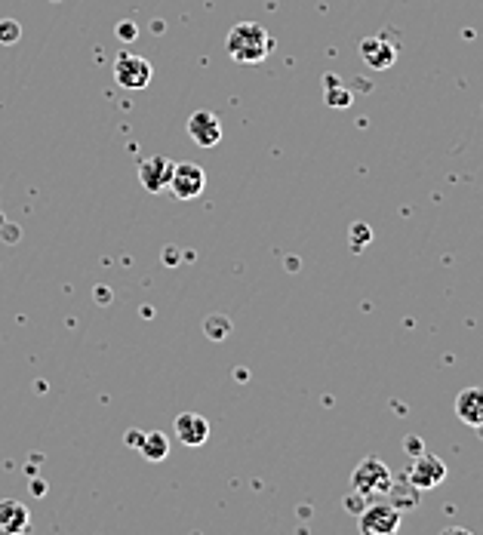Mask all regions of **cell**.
I'll return each instance as SVG.
<instances>
[{
	"instance_id": "3",
	"label": "cell",
	"mask_w": 483,
	"mask_h": 535,
	"mask_svg": "<svg viewBox=\"0 0 483 535\" xmlns=\"http://www.w3.org/2000/svg\"><path fill=\"white\" fill-rule=\"evenodd\" d=\"M360 535H397L400 529V511L391 502H370L357 514Z\"/></svg>"
},
{
	"instance_id": "4",
	"label": "cell",
	"mask_w": 483,
	"mask_h": 535,
	"mask_svg": "<svg viewBox=\"0 0 483 535\" xmlns=\"http://www.w3.org/2000/svg\"><path fill=\"white\" fill-rule=\"evenodd\" d=\"M151 62L133 53H120L114 62V80L124 90H145L151 84Z\"/></svg>"
},
{
	"instance_id": "8",
	"label": "cell",
	"mask_w": 483,
	"mask_h": 535,
	"mask_svg": "<svg viewBox=\"0 0 483 535\" xmlns=\"http://www.w3.org/2000/svg\"><path fill=\"white\" fill-rule=\"evenodd\" d=\"M173 167H176V163L167 160V157H148V160H142L139 163V182H142V188L151 191V194L170 188Z\"/></svg>"
},
{
	"instance_id": "18",
	"label": "cell",
	"mask_w": 483,
	"mask_h": 535,
	"mask_svg": "<svg viewBox=\"0 0 483 535\" xmlns=\"http://www.w3.org/2000/svg\"><path fill=\"white\" fill-rule=\"evenodd\" d=\"M136 34H139V28H136L133 22H120V25H117V37L127 40V44H130V40H136Z\"/></svg>"
},
{
	"instance_id": "16",
	"label": "cell",
	"mask_w": 483,
	"mask_h": 535,
	"mask_svg": "<svg viewBox=\"0 0 483 535\" xmlns=\"http://www.w3.org/2000/svg\"><path fill=\"white\" fill-rule=\"evenodd\" d=\"M207 336L210 339H225L228 336V320L225 317H207Z\"/></svg>"
},
{
	"instance_id": "22",
	"label": "cell",
	"mask_w": 483,
	"mask_h": 535,
	"mask_svg": "<svg viewBox=\"0 0 483 535\" xmlns=\"http://www.w3.org/2000/svg\"><path fill=\"white\" fill-rule=\"evenodd\" d=\"M477 431H483V428H477Z\"/></svg>"
},
{
	"instance_id": "9",
	"label": "cell",
	"mask_w": 483,
	"mask_h": 535,
	"mask_svg": "<svg viewBox=\"0 0 483 535\" xmlns=\"http://www.w3.org/2000/svg\"><path fill=\"white\" fill-rule=\"evenodd\" d=\"M360 56H364V62L373 71H385L397 62V47L385 34H376V37H367L364 44H360Z\"/></svg>"
},
{
	"instance_id": "21",
	"label": "cell",
	"mask_w": 483,
	"mask_h": 535,
	"mask_svg": "<svg viewBox=\"0 0 483 535\" xmlns=\"http://www.w3.org/2000/svg\"><path fill=\"white\" fill-rule=\"evenodd\" d=\"M407 446H410V452H413V456H419V452H425V449H422V443H419L416 437H410V440H407Z\"/></svg>"
},
{
	"instance_id": "5",
	"label": "cell",
	"mask_w": 483,
	"mask_h": 535,
	"mask_svg": "<svg viewBox=\"0 0 483 535\" xmlns=\"http://www.w3.org/2000/svg\"><path fill=\"white\" fill-rule=\"evenodd\" d=\"M207 188V173L197 167V163H176L173 167V179H170V191L179 200H194Z\"/></svg>"
},
{
	"instance_id": "13",
	"label": "cell",
	"mask_w": 483,
	"mask_h": 535,
	"mask_svg": "<svg viewBox=\"0 0 483 535\" xmlns=\"http://www.w3.org/2000/svg\"><path fill=\"white\" fill-rule=\"evenodd\" d=\"M139 452L148 462H164L170 456V440L164 431H148L139 437Z\"/></svg>"
},
{
	"instance_id": "15",
	"label": "cell",
	"mask_w": 483,
	"mask_h": 535,
	"mask_svg": "<svg viewBox=\"0 0 483 535\" xmlns=\"http://www.w3.org/2000/svg\"><path fill=\"white\" fill-rule=\"evenodd\" d=\"M19 37H22L19 22H13V19H0V44H16Z\"/></svg>"
},
{
	"instance_id": "20",
	"label": "cell",
	"mask_w": 483,
	"mask_h": 535,
	"mask_svg": "<svg viewBox=\"0 0 483 535\" xmlns=\"http://www.w3.org/2000/svg\"><path fill=\"white\" fill-rule=\"evenodd\" d=\"M440 535H474L471 529H465V526H453V529H444Z\"/></svg>"
},
{
	"instance_id": "17",
	"label": "cell",
	"mask_w": 483,
	"mask_h": 535,
	"mask_svg": "<svg viewBox=\"0 0 483 535\" xmlns=\"http://www.w3.org/2000/svg\"><path fill=\"white\" fill-rule=\"evenodd\" d=\"M367 505H370V499H367V496H360V492H351V496H345V508L354 511V514H360Z\"/></svg>"
},
{
	"instance_id": "1",
	"label": "cell",
	"mask_w": 483,
	"mask_h": 535,
	"mask_svg": "<svg viewBox=\"0 0 483 535\" xmlns=\"http://www.w3.org/2000/svg\"><path fill=\"white\" fill-rule=\"evenodd\" d=\"M225 50L240 65H259V62H265L271 56L274 37L262 25H256V22H240V25H234L228 31Z\"/></svg>"
},
{
	"instance_id": "19",
	"label": "cell",
	"mask_w": 483,
	"mask_h": 535,
	"mask_svg": "<svg viewBox=\"0 0 483 535\" xmlns=\"http://www.w3.org/2000/svg\"><path fill=\"white\" fill-rule=\"evenodd\" d=\"M330 87L336 90V80H333V77H330ZM348 102H351V96H348V93H339V96H336V93H330V105H348Z\"/></svg>"
},
{
	"instance_id": "10",
	"label": "cell",
	"mask_w": 483,
	"mask_h": 535,
	"mask_svg": "<svg viewBox=\"0 0 483 535\" xmlns=\"http://www.w3.org/2000/svg\"><path fill=\"white\" fill-rule=\"evenodd\" d=\"M173 428H176V437L185 446H204L210 440V422L204 416H197V413H182Z\"/></svg>"
},
{
	"instance_id": "6",
	"label": "cell",
	"mask_w": 483,
	"mask_h": 535,
	"mask_svg": "<svg viewBox=\"0 0 483 535\" xmlns=\"http://www.w3.org/2000/svg\"><path fill=\"white\" fill-rule=\"evenodd\" d=\"M407 477H410V483L416 489H434V486H440L447 480V465L440 462L437 456H431V452H419Z\"/></svg>"
},
{
	"instance_id": "11",
	"label": "cell",
	"mask_w": 483,
	"mask_h": 535,
	"mask_svg": "<svg viewBox=\"0 0 483 535\" xmlns=\"http://www.w3.org/2000/svg\"><path fill=\"white\" fill-rule=\"evenodd\" d=\"M31 523V514L22 502L4 499L0 502V535H25Z\"/></svg>"
},
{
	"instance_id": "7",
	"label": "cell",
	"mask_w": 483,
	"mask_h": 535,
	"mask_svg": "<svg viewBox=\"0 0 483 535\" xmlns=\"http://www.w3.org/2000/svg\"><path fill=\"white\" fill-rule=\"evenodd\" d=\"M188 136L200 148H216L222 142V120L213 111H194L188 117Z\"/></svg>"
},
{
	"instance_id": "12",
	"label": "cell",
	"mask_w": 483,
	"mask_h": 535,
	"mask_svg": "<svg viewBox=\"0 0 483 535\" xmlns=\"http://www.w3.org/2000/svg\"><path fill=\"white\" fill-rule=\"evenodd\" d=\"M456 416L468 428H483V388H465L456 397Z\"/></svg>"
},
{
	"instance_id": "2",
	"label": "cell",
	"mask_w": 483,
	"mask_h": 535,
	"mask_svg": "<svg viewBox=\"0 0 483 535\" xmlns=\"http://www.w3.org/2000/svg\"><path fill=\"white\" fill-rule=\"evenodd\" d=\"M388 486H391V471L382 459H373V456L360 462L351 474V489L367 499L379 496V492H388Z\"/></svg>"
},
{
	"instance_id": "14",
	"label": "cell",
	"mask_w": 483,
	"mask_h": 535,
	"mask_svg": "<svg viewBox=\"0 0 483 535\" xmlns=\"http://www.w3.org/2000/svg\"><path fill=\"white\" fill-rule=\"evenodd\" d=\"M419 492H422V489H416V486L410 483V477H400L397 483H394V477H391L388 496H391V505H394L397 511L413 508V505H416V499H419Z\"/></svg>"
}]
</instances>
